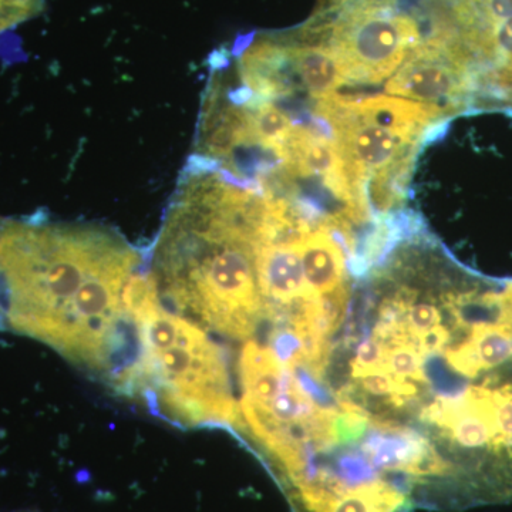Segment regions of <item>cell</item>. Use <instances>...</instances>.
<instances>
[{"instance_id":"cell-1","label":"cell","mask_w":512,"mask_h":512,"mask_svg":"<svg viewBox=\"0 0 512 512\" xmlns=\"http://www.w3.org/2000/svg\"><path fill=\"white\" fill-rule=\"evenodd\" d=\"M141 258L110 229L0 221V291L12 329L130 392L140 338L124 291Z\"/></svg>"},{"instance_id":"cell-2","label":"cell","mask_w":512,"mask_h":512,"mask_svg":"<svg viewBox=\"0 0 512 512\" xmlns=\"http://www.w3.org/2000/svg\"><path fill=\"white\" fill-rule=\"evenodd\" d=\"M173 312L235 339L254 335L266 316L251 242L177 195L150 272Z\"/></svg>"},{"instance_id":"cell-3","label":"cell","mask_w":512,"mask_h":512,"mask_svg":"<svg viewBox=\"0 0 512 512\" xmlns=\"http://www.w3.org/2000/svg\"><path fill=\"white\" fill-rule=\"evenodd\" d=\"M124 305L140 338V360L131 394L183 426L237 424L224 350L202 326L168 311L153 275L140 269L124 291Z\"/></svg>"},{"instance_id":"cell-4","label":"cell","mask_w":512,"mask_h":512,"mask_svg":"<svg viewBox=\"0 0 512 512\" xmlns=\"http://www.w3.org/2000/svg\"><path fill=\"white\" fill-rule=\"evenodd\" d=\"M330 30V46L345 64L349 80L380 83L392 76L421 43L416 20L386 5L346 0Z\"/></svg>"},{"instance_id":"cell-5","label":"cell","mask_w":512,"mask_h":512,"mask_svg":"<svg viewBox=\"0 0 512 512\" xmlns=\"http://www.w3.org/2000/svg\"><path fill=\"white\" fill-rule=\"evenodd\" d=\"M476 76V64L460 37L434 36L414 47L386 92L457 114L466 107Z\"/></svg>"},{"instance_id":"cell-6","label":"cell","mask_w":512,"mask_h":512,"mask_svg":"<svg viewBox=\"0 0 512 512\" xmlns=\"http://www.w3.org/2000/svg\"><path fill=\"white\" fill-rule=\"evenodd\" d=\"M370 426L360 451L377 473H400L412 481L437 478L453 483L447 461L419 433L387 420H370Z\"/></svg>"},{"instance_id":"cell-7","label":"cell","mask_w":512,"mask_h":512,"mask_svg":"<svg viewBox=\"0 0 512 512\" xmlns=\"http://www.w3.org/2000/svg\"><path fill=\"white\" fill-rule=\"evenodd\" d=\"M252 251L268 318H288L303 302L315 298L303 274L298 241L256 244Z\"/></svg>"},{"instance_id":"cell-8","label":"cell","mask_w":512,"mask_h":512,"mask_svg":"<svg viewBox=\"0 0 512 512\" xmlns=\"http://www.w3.org/2000/svg\"><path fill=\"white\" fill-rule=\"evenodd\" d=\"M284 43L293 77L313 99L335 96L349 82L345 64L332 46Z\"/></svg>"},{"instance_id":"cell-9","label":"cell","mask_w":512,"mask_h":512,"mask_svg":"<svg viewBox=\"0 0 512 512\" xmlns=\"http://www.w3.org/2000/svg\"><path fill=\"white\" fill-rule=\"evenodd\" d=\"M306 284L315 296L328 295L346 285L342 245L328 228L313 229L298 241Z\"/></svg>"},{"instance_id":"cell-10","label":"cell","mask_w":512,"mask_h":512,"mask_svg":"<svg viewBox=\"0 0 512 512\" xmlns=\"http://www.w3.org/2000/svg\"><path fill=\"white\" fill-rule=\"evenodd\" d=\"M357 386L366 394L379 399L386 400L390 406L400 409L406 406L410 400L416 399L419 396L420 390L417 383L410 382V380L400 379V377L393 376L392 373L386 370H377V372L369 373L359 377Z\"/></svg>"},{"instance_id":"cell-11","label":"cell","mask_w":512,"mask_h":512,"mask_svg":"<svg viewBox=\"0 0 512 512\" xmlns=\"http://www.w3.org/2000/svg\"><path fill=\"white\" fill-rule=\"evenodd\" d=\"M424 355L412 342H396L387 345L384 370L400 379L417 384H426Z\"/></svg>"},{"instance_id":"cell-12","label":"cell","mask_w":512,"mask_h":512,"mask_svg":"<svg viewBox=\"0 0 512 512\" xmlns=\"http://www.w3.org/2000/svg\"><path fill=\"white\" fill-rule=\"evenodd\" d=\"M386 350L387 343L376 338L375 335L363 340L350 363V375L353 379H359V377L377 372V370H384Z\"/></svg>"},{"instance_id":"cell-13","label":"cell","mask_w":512,"mask_h":512,"mask_svg":"<svg viewBox=\"0 0 512 512\" xmlns=\"http://www.w3.org/2000/svg\"><path fill=\"white\" fill-rule=\"evenodd\" d=\"M441 322H443V315L436 305L414 301L406 312V326L410 342L414 345L420 336L441 325Z\"/></svg>"},{"instance_id":"cell-14","label":"cell","mask_w":512,"mask_h":512,"mask_svg":"<svg viewBox=\"0 0 512 512\" xmlns=\"http://www.w3.org/2000/svg\"><path fill=\"white\" fill-rule=\"evenodd\" d=\"M45 6V0H0V33L35 18Z\"/></svg>"},{"instance_id":"cell-15","label":"cell","mask_w":512,"mask_h":512,"mask_svg":"<svg viewBox=\"0 0 512 512\" xmlns=\"http://www.w3.org/2000/svg\"><path fill=\"white\" fill-rule=\"evenodd\" d=\"M451 338H453L451 330H448L444 325H439L431 329L430 332L420 336V338L414 342V345L426 356L431 355V353L444 352V349L450 345Z\"/></svg>"},{"instance_id":"cell-16","label":"cell","mask_w":512,"mask_h":512,"mask_svg":"<svg viewBox=\"0 0 512 512\" xmlns=\"http://www.w3.org/2000/svg\"><path fill=\"white\" fill-rule=\"evenodd\" d=\"M5 319V312H3L2 293H0V322Z\"/></svg>"}]
</instances>
